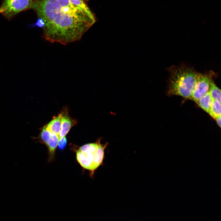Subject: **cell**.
Instances as JSON below:
<instances>
[{
    "instance_id": "6da1fadb",
    "label": "cell",
    "mask_w": 221,
    "mask_h": 221,
    "mask_svg": "<svg viewBox=\"0 0 221 221\" xmlns=\"http://www.w3.org/2000/svg\"><path fill=\"white\" fill-rule=\"evenodd\" d=\"M44 20L43 37L51 43L66 45L80 40L96 22L90 14L70 0H33L31 9Z\"/></svg>"
},
{
    "instance_id": "7a4b0ae2",
    "label": "cell",
    "mask_w": 221,
    "mask_h": 221,
    "mask_svg": "<svg viewBox=\"0 0 221 221\" xmlns=\"http://www.w3.org/2000/svg\"><path fill=\"white\" fill-rule=\"evenodd\" d=\"M169 70L168 94L190 99L194 89L197 73L185 66H172Z\"/></svg>"
},
{
    "instance_id": "3957f363",
    "label": "cell",
    "mask_w": 221,
    "mask_h": 221,
    "mask_svg": "<svg viewBox=\"0 0 221 221\" xmlns=\"http://www.w3.org/2000/svg\"><path fill=\"white\" fill-rule=\"evenodd\" d=\"M107 145L100 143L95 150L83 153L79 149L76 151V159L80 165L84 168L90 170L93 173L102 163L105 148Z\"/></svg>"
},
{
    "instance_id": "277c9868",
    "label": "cell",
    "mask_w": 221,
    "mask_h": 221,
    "mask_svg": "<svg viewBox=\"0 0 221 221\" xmlns=\"http://www.w3.org/2000/svg\"><path fill=\"white\" fill-rule=\"evenodd\" d=\"M33 0H3L0 13L10 20L18 13L31 9Z\"/></svg>"
},
{
    "instance_id": "5b68a950",
    "label": "cell",
    "mask_w": 221,
    "mask_h": 221,
    "mask_svg": "<svg viewBox=\"0 0 221 221\" xmlns=\"http://www.w3.org/2000/svg\"><path fill=\"white\" fill-rule=\"evenodd\" d=\"M212 74L211 72L206 74L197 73L194 89L190 99L196 102L209 91Z\"/></svg>"
},
{
    "instance_id": "8992f818",
    "label": "cell",
    "mask_w": 221,
    "mask_h": 221,
    "mask_svg": "<svg viewBox=\"0 0 221 221\" xmlns=\"http://www.w3.org/2000/svg\"><path fill=\"white\" fill-rule=\"evenodd\" d=\"M35 138L47 146L49 149L50 159H52L54 157L58 145L59 136L50 132L44 126L41 130L38 136Z\"/></svg>"
},
{
    "instance_id": "52a82bcc",
    "label": "cell",
    "mask_w": 221,
    "mask_h": 221,
    "mask_svg": "<svg viewBox=\"0 0 221 221\" xmlns=\"http://www.w3.org/2000/svg\"><path fill=\"white\" fill-rule=\"evenodd\" d=\"M62 112L61 126L59 135V139L65 137L71 128L76 123V120L70 117L67 110H64Z\"/></svg>"
},
{
    "instance_id": "ba28073f",
    "label": "cell",
    "mask_w": 221,
    "mask_h": 221,
    "mask_svg": "<svg viewBox=\"0 0 221 221\" xmlns=\"http://www.w3.org/2000/svg\"><path fill=\"white\" fill-rule=\"evenodd\" d=\"M62 116L61 112L57 116L54 117L47 125L45 126L46 129L59 136L61 128Z\"/></svg>"
},
{
    "instance_id": "9c48e42d",
    "label": "cell",
    "mask_w": 221,
    "mask_h": 221,
    "mask_svg": "<svg viewBox=\"0 0 221 221\" xmlns=\"http://www.w3.org/2000/svg\"><path fill=\"white\" fill-rule=\"evenodd\" d=\"M213 99L209 91L200 98L196 103L200 107L209 113Z\"/></svg>"
},
{
    "instance_id": "30bf717a",
    "label": "cell",
    "mask_w": 221,
    "mask_h": 221,
    "mask_svg": "<svg viewBox=\"0 0 221 221\" xmlns=\"http://www.w3.org/2000/svg\"><path fill=\"white\" fill-rule=\"evenodd\" d=\"M209 114L215 119L221 116V103L217 100L213 99Z\"/></svg>"
},
{
    "instance_id": "8fae6325",
    "label": "cell",
    "mask_w": 221,
    "mask_h": 221,
    "mask_svg": "<svg viewBox=\"0 0 221 221\" xmlns=\"http://www.w3.org/2000/svg\"><path fill=\"white\" fill-rule=\"evenodd\" d=\"M209 92L213 99L217 100L221 103V91L216 85L212 79L211 80Z\"/></svg>"
},
{
    "instance_id": "7c38bea8",
    "label": "cell",
    "mask_w": 221,
    "mask_h": 221,
    "mask_svg": "<svg viewBox=\"0 0 221 221\" xmlns=\"http://www.w3.org/2000/svg\"><path fill=\"white\" fill-rule=\"evenodd\" d=\"M71 3L76 7L82 9L90 14H93L87 5L83 0H70Z\"/></svg>"
},
{
    "instance_id": "4fadbf2b",
    "label": "cell",
    "mask_w": 221,
    "mask_h": 221,
    "mask_svg": "<svg viewBox=\"0 0 221 221\" xmlns=\"http://www.w3.org/2000/svg\"><path fill=\"white\" fill-rule=\"evenodd\" d=\"M45 26V22L43 19L40 17H38L36 22L33 24L28 25V27L30 28H32L37 27L42 28V29Z\"/></svg>"
},
{
    "instance_id": "5bb4252c",
    "label": "cell",
    "mask_w": 221,
    "mask_h": 221,
    "mask_svg": "<svg viewBox=\"0 0 221 221\" xmlns=\"http://www.w3.org/2000/svg\"><path fill=\"white\" fill-rule=\"evenodd\" d=\"M67 144V139L65 137L59 139L58 145L59 149L63 150L65 148Z\"/></svg>"
},
{
    "instance_id": "9a60e30c",
    "label": "cell",
    "mask_w": 221,
    "mask_h": 221,
    "mask_svg": "<svg viewBox=\"0 0 221 221\" xmlns=\"http://www.w3.org/2000/svg\"><path fill=\"white\" fill-rule=\"evenodd\" d=\"M215 119L218 125L221 127V116L217 117Z\"/></svg>"
},
{
    "instance_id": "2e32d148",
    "label": "cell",
    "mask_w": 221,
    "mask_h": 221,
    "mask_svg": "<svg viewBox=\"0 0 221 221\" xmlns=\"http://www.w3.org/2000/svg\"></svg>"
}]
</instances>
